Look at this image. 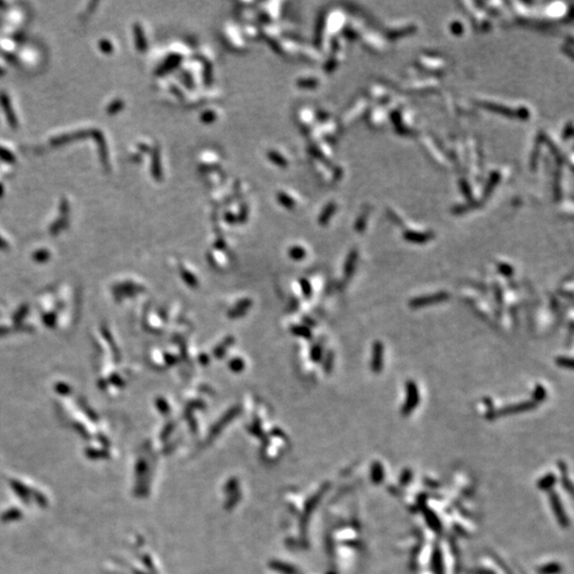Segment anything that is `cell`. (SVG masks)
Wrapping results in <instances>:
<instances>
[{
  "label": "cell",
  "mask_w": 574,
  "mask_h": 574,
  "mask_svg": "<svg viewBox=\"0 0 574 574\" xmlns=\"http://www.w3.org/2000/svg\"><path fill=\"white\" fill-rule=\"evenodd\" d=\"M536 408H537V403H535L533 400L532 401L520 402V403H517V404H511V405H508V407H504L500 410H494V409L488 410V412L486 413V418L489 419V420H492V419H496V418H499V417H503V416L532 411V410H535Z\"/></svg>",
  "instance_id": "6da1fadb"
},
{
  "label": "cell",
  "mask_w": 574,
  "mask_h": 574,
  "mask_svg": "<svg viewBox=\"0 0 574 574\" xmlns=\"http://www.w3.org/2000/svg\"><path fill=\"white\" fill-rule=\"evenodd\" d=\"M405 387H407V400H405L404 404L402 405L401 414L403 416H409L418 407L420 402V395L418 386L415 381L409 380Z\"/></svg>",
  "instance_id": "7a4b0ae2"
},
{
  "label": "cell",
  "mask_w": 574,
  "mask_h": 574,
  "mask_svg": "<svg viewBox=\"0 0 574 574\" xmlns=\"http://www.w3.org/2000/svg\"><path fill=\"white\" fill-rule=\"evenodd\" d=\"M450 295L448 294L447 291H440V292H434V294L431 295H425V296H421V297H417L415 299H412L410 301V307L411 309H421V308H425L427 306H431V305H436V303H441L444 301H447L449 299Z\"/></svg>",
  "instance_id": "3957f363"
},
{
  "label": "cell",
  "mask_w": 574,
  "mask_h": 574,
  "mask_svg": "<svg viewBox=\"0 0 574 574\" xmlns=\"http://www.w3.org/2000/svg\"><path fill=\"white\" fill-rule=\"evenodd\" d=\"M383 365H384V345L380 341H377L374 344L373 349V361H371V370L375 374H380Z\"/></svg>",
  "instance_id": "277c9868"
},
{
  "label": "cell",
  "mask_w": 574,
  "mask_h": 574,
  "mask_svg": "<svg viewBox=\"0 0 574 574\" xmlns=\"http://www.w3.org/2000/svg\"><path fill=\"white\" fill-rule=\"evenodd\" d=\"M404 238L407 241L414 243V244H424L426 243L429 240H431V235L430 234H424V233H417V232H405L404 234Z\"/></svg>",
  "instance_id": "5b68a950"
},
{
  "label": "cell",
  "mask_w": 574,
  "mask_h": 574,
  "mask_svg": "<svg viewBox=\"0 0 574 574\" xmlns=\"http://www.w3.org/2000/svg\"><path fill=\"white\" fill-rule=\"evenodd\" d=\"M533 397H534V400H533V401H534L535 403H537V404H538L539 402H544V401L547 399V397H548V393H547L546 388H545L543 385H539V384L536 385L535 390H534V393H533Z\"/></svg>",
  "instance_id": "8992f818"
},
{
  "label": "cell",
  "mask_w": 574,
  "mask_h": 574,
  "mask_svg": "<svg viewBox=\"0 0 574 574\" xmlns=\"http://www.w3.org/2000/svg\"><path fill=\"white\" fill-rule=\"evenodd\" d=\"M268 156H269V159L272 160L274 163H276L280 166H286L287 165L286 157H284L282 154H281L278 151H270Z\"/></svg>",
  "instance_id": "52a82bcc"
},
{
  "label": "cell",
  "mask_w": 574,
  "mask_h": 574,
  "mask_svg": "<svg viewBox=\"0 0 574 574\" xmlns=\"http://www.w3.org/2000/svg\"><path fill=\"white\" fill-rule=\"evenodd\" d=\"M555 363L561 368H567V369L573 368V359L571 357L559 356L555 359Z\"/></svg>",
  "instance_id": "ba28073f"
},
{
  "label": "cell",
  "mask_w": 574,
  "mask_h": 574,
  "mask_svg": "<svg viewBox=\"0 0 574 574\" xmlns=\"http://www.w3.org/2000/svg\"><path fill=\"white\" fill-rule=\"evenodd\" d=\"M498 269L500 274L505 278H511L514 275V268L509 264L501 263L498 265Z\"/></svg>",
  "instance_id": "9c48e42d"
},
{
  "label": "cell",
  "mask_w": 574,
  "mask_h": 574,
  "mask_svg": "<svg viewBox=\"0 0 574 574\" xmlns=\"http://www.w3.org/2000/svg\"><path fill=\"white\" fill-rule=\"evenodd\" d=\"M298 84H299L300 87H303V88H313L314 86H316L317 81L313 78H308V79L302 78L298 81Z\"/></svg>",
  "instance_id": "30bf717a"
},
{
  "label": "cell",
  "mask_w": 574,
  "mask_h": 574,
  "mask_svg": "<svg viewBox=\"0 0 574 574\" xmlns=\"http://www.w3.org/2000/svg\"><path fill=\"white\" fill-rule=\"evenodd\" d=\"M494 297H496L498 305L501 306L503 302V295H502V289L499 284H494Z\"/></svg>",
  "instance_id": "8fae6325"
},
{
  "label": "cell",
  "mask_w": 574,
  "mask_h": 574,
  "mask_svg": "<svg viewBox=\"0 0 574 574\" xmlns=\"http://www.w3.org/2000/svg\"><path fill=\"white\" fill-rule=\"evenodd\" d=\"M202 118H204V120H205L206 122L211 123L212 121L215 120V113H214V112H212V111H210V112H208V113L204 114V116H202Z\"/></svg>",
  "instance_id": "7c38bea8"
}]
</instances>
